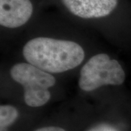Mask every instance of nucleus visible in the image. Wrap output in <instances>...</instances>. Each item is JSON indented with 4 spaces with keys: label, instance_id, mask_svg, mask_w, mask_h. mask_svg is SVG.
I'll return each mask as SVG.
<instances>
[{
    "label": "nucleus",
    "instance_id": "f257e3e1",
    "mask_svg": "<svg viewBox=\"0 0 131 131\" xmlns=\"http://www.w3.org/2000/svg\"><path fill=\"white\" fill-rule=\"evenodd\" d=\"M25 59L48 73H62L76 68L83 61L84 52L77 43L47 37L29 40L23 49Z\"/></svg>",
    "mask_w": 131,
    "mask_h": 131
},
{
    "label": "nucleus",
    "instance_id": "f03ea898",
    "mask_svg": "<svg viewBox=\"0 0 131 131\" xmlns=\"http://www.w3.org/2000/svg\"><path fill=\"white\" fill-rule=\"evenodd\" d=\"M10 75L15 82L24 88V102L31 108L43 106L50 101L49 88L56 84V78L50 74L29 63H19L10 69Z\"/></svg>",
    "mask_w": 131,
    "mask_h": 131
},
{
    "label": "nucleus",
    "instance_id": "7ed1b4c3",
    "mask_svg": "<svg viewBox=\"0 0 131 131\" xmlns=\"http://www.w3.org/2000/svg\"><path fill=\"white\" fill-rule=\"evenodd\" d=\"M125 80V73L119 63L105 53L90 58L80 71L79 87L89 92L103 85H120Z\"/></svg>",
    "mask_w": 131,
    "mask_h": 131
},
{
    "label": "nucleus",
    "instance_id": "20e7f679",
    "mask_svg": "<svg viewBox=\"0 0 131 131\" xmlns=\"http://www.w3.org/2000/svg\"><path fill=\"white\" fill-rule=\"evenodd\" d=\"M33 13L30 0H0V24L15 28L26 24Z\"/></svg>",
    "mask_w": 131,
    "mask_h": 131
},
{
    "label": "nucleus",
    "instance_id": "39448f33",
    "mask_svg": "<svg viewBox=\"0 0 131 131\" xmlns=\"http://www.w3.org/2000/svg\"><path fill=\"white\" fill-rule=\"evenodd\" d=\"M72 14L82 18H100L111 14L118 0H61Z\"/></svg>",
    "mask_w": 131,
    "mask_h": 131
},
{
    "label": "nucleus",
    "instance_id": "423d86ee",
    "mask_svg": "<svg viewBox=\"0 0 131 131\" xmlns=\"http://www.w3.org/2000/svg\"><path fill=\"white\" fill-rule=\"evenodd\" d=\"M20 116V112L12 105L0 106V131H6Z\"/></svg>",
    "mask_w": 131,
    "mask_h": 131
},
{
    "label": "nucleus",
    "instance_id": "0eeeda50",
    "mask_svg": "<svg viewBox=\"0 0 131 131\" xmlns=\"http://www.w3.org/2000/svg\"><path fill=\"white\" fill-rule=\"evenodd\" d=\"M83 131H126L125 125L121 123L111 119H103L92 124L86 127Z\"/></svg>",
    "mask_w": 131,
    "mask_h": 131
},
{
    "label": "nucleus",
    "instance_id": "6e6552de",
    "mask_svg": "<svg viewBox=\"0 0 131 131\" xmlns=\"http://www.w3.org/2000/svg\"><path fill=\"white\" fill-rule=\"evenodd\" d=\"M31 131H69L67 127L58 124H47L37 127Z\"/></svg>",
    "mask_w": 131,
    "mask_h": 131
}]
</instances>
